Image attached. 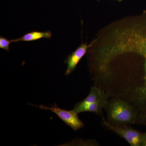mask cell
Instances as JSON below:
<instances>
[{
  "label": "cell",
  "instance_id": "obj_4",
  "mask_svg": "<svg viewBox=\"0 0 146 146\" xmlns=\"http://www.w3.org/2000/svg\"><path fill=\"white\" fill-rule=\"evenodd\" d=\"M135 53L145 58V74L143 86L136 90V98L141 102L146 101V31L141 33L136 38L134 44Z\"/></svg>",
  "mask_w": 146,
  "mask_h": 146
},
{
  "label": "cell",
  "instance_id": "obj_5",
  "mask_svg": "<svg viewBox=\"0 0 146 146\" xmlns=\"http://www.w3.org/2000/svg\"><path fill=\"white\" fill-rule=\"evenodd\" d=\"M94 42L95 41L89 45L87 44L86 43L82 44L74 51L68 56V58L65 60V63L67 65V69L65 72L66 76L69 75L75 70L78 64L86 54L87 50L92 46Z\"/></svg>",
  "mask_w": 146,
  "mask_h": 146
},
{
  "label": "cell",
  "instance_id": "obj_9",
  "mask_svg": "<svg viewBox=\"0 0 146 146\" xmlns=\"http://www.w3.org/2000/svg\"><path fill=\"white\" fill-rule=\"evenodd\" d=\"M11 43V40H9L3 36H0V48L9 51V45Z\"/></svg>",
  "mask_w": 146,
  "mask_h": 146
},
{
  "label": "cell",
  "instance_id": "obj_1",
  "mask_svg": "<svg viewBox=\"0 0 146 146\" xmlns=\"http://www.w3.org/2000/svg\"><path fill=\"white\" fill-rule=\"evenodd\" d=\"M106 107L108 120L111 124L123 126L136 123L137 113L127 102L120 99H115L108 102Z\"/></svg>",
  "mask_w": 146,
  "mask_h": 146
},
{
  "label": "cell",
  "instance_id": "obj_11",
  "mask_svg": "<svg viewBox=\"0 0 146 146\" xmlns=\"http://www.w3.org/2000/svg\"><path fill=\"white\" fill-rule=\"evenodd\" d=\"M144 119H145V121L146 122V112L145 115H144Z\"/></svg>",
  "mask_w": 146,
  "mask_h": 146
},
{
  "label": "cell",
  "instance_id": "obj_6",
  "mask_svg": "<svg viewBox=\"0 0 146 146\" xmlns=\"http://www.w3.org/2000/svg\"><path fill=\"white\" fill-rule=\"evenodd\" d=\"M107 96V95L105 94L99 88L96 86H92L89 95L85 99L77 104L75 106L73 110L75 111L84 106L99 101Z\"/></svg>",
  "mask_w": 146,
  "mask_h": 146
},
{
  "label": "cell",
  "instance_id": "obj_3",
  "mask_svg": "<svg viewBox=\"0 0 146 146\" xmlns=\"http://www.w3.org/2000/svg\"><path fill=\"white\" fill-rule=\"evenodd\" d=\"M40 109L49 110L55 113L66 124L73 130L77 131L84 127V124L79 118L77 113L72 110L62 109L55 104L51 107L44 105L36 106Z\"/></svg>",
  "mask_w": 146,
  "mask_h": 146
},
{
  "label": "cell",
  "instance_id": "obj_2",
  "mask_svg": "<svg viewBox=\"0 0 146 146\" xmlns=\"http://www.w3.org/2000/svg\"><path fill=\"white\" fill-rule=\"evenodd\" d=\"M102 124L120 137L124 139L131 146H143L145 133L133 129L127 125L116 126L103 119Z\"/></svg>",
  "mask_w": 146,
  "mask_h": 146
},
{
  "label": "cell",
  "instance_id": "obj_8",
  "mask_svg": "<svg viewBox=\"0 0 146 146\" xmlns=\"http://www.w3.org/2000/svg\"><path fill=\"white\" fill-rule=\"evenodd\" d=\"M108 102L107 96L104 98L99 101L84 106L74 112L78 114L81 112H94L98 115H101L102 112L103 108L106 107Z\"/></svg>",
  "mask_w": 146,
  "mask_h": 146
},
{
  "label": "cell",
  "instance_id": "obj_12",
  "mask_svg": "<svg viewBox=\"0 0 146 146\" xmlns=\"http://www.w3.org/2000/svg\"><path fill=\"white\" fill-rule=\"evenodd\" d=\"M98 1H101V0H98ZM115 1H117L119 2H121V1H122V0H115Z\"/></svg>",
  "mask_w": 146,
  "mask_h": 146
},
{
  "label": "cell",
  "instance_id": "obj_7",
  "mask_svg": "<svg viewBox=\"0 0 146 146\" xmlns=\"http://www.w3.org/2000/svg\"><path fill=\"white\" fill-rule=\"evenodd\" d=\"M52 33L50 31H33L27 33L22 37L18 39H12L11 42H32L36 41L42 38L49 39L51 38Z\"/></svg>",
  "mask_w": 146,
  "mask_h": 146
},
{
  "label": "cell",
  "instance_id": "obj_10",
  "mask_svg": "<svg viewBox=\"0 0 146 146\" xmlns=\"http://www.w3.org/2000/svg\"><path fill=\"white\" fill-rule=\"evenodd\" d=\"M145 133V140H144L143 145V146H146V132Z\"/></svg>",
  "mask_w": 146,
  "mask_h": 146
}]
</instances>
